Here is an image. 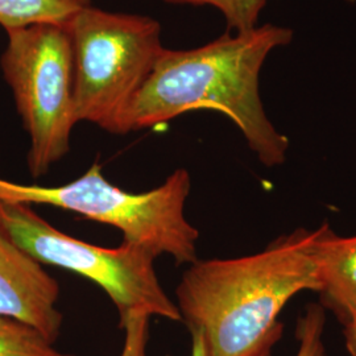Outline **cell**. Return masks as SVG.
<instances>
[{
	"mask_svg": "<svg viewBox=\"0 0 356 356\" xmlns=\"http://www.w3.org/2000/svg\"><path fill=\"white\" fill-rule=\"evenodd\" d=\"M321 232L297 229L259 254L189 266L176 289L177 307L189 330L202 334L209 356L270 355L288 301L321 291Z\"/></svg>",
	"mask_w": 356,
	"mask_h": 356,
	"instance_id": "1",
	"label": "cell"
},
{
	"mask_svg": "<svg viewBox=\"0 0 356 356\" xmlns=\"http://www.w3.org/2000/svg\"><path fill=\"white\" fill-rule=\"evenodd\" d=\"M286 26L264 24L200 48H164L128 113V131L152 128L194 110H214L242 131L248 148L268 168L282 165L289 140L269 120L260 97L268 56L292 42Z\"/></svg>",
	"mask_w": 356,
	"mask_h": 356,
	"instance_id": "2",
	"label": "cell"
},
{
	"mask_svg": "<svg viewBox=\"0 0 356 356\" xmlns=\"http://www.w3.org/2000/svg\"><path fill=\"white\" fill-rule=\"evenodd\" d=\"M191 175L177 169L159 188L131 193L113 185L102 166L92 164L74 181L60 186L24 185L0 178V202L49 204L94 222L113 226L132 243L156 257L169 254L178 266L197 261L200 232L185 216Z\"/></svg>",
	"mask_w": 356,
	"mask_h": 356,
	"instance_id": "3",
	"label": "cell"
},
{
	"mask_svg": "<svg viewBox=\"0 0 356 356\" xmlns=\"http://www.w3.org/2000/svg\"><path fill=\"white\" fill-rule=\"evenodd\" d=\"M74 61L76 122L126 135L128 113L164 49L149 16L82 8L67 23Z\"/></svg>",
	"mask_w": 356,
	"mask_h": 356,
	"instance_id": "4",
	"label": "cell"
},
{
	"mask_svg": "<svg viewBox=\"0 0 356 356\" xmlns=\"http://www.w3.org/2000/svg\"><path fill=\"white\" fill-rule=\"evenodd\" d=\"M6 32L1 72L31 139L29 173L42 177L70 151L78 123L72 38L67 24H36Z\"/></svg>",
	"mask_w": 356,
	"mask_h": 356,
	"instance_id": "5",
	"label": "cell"
},
{
	"mask_svg": "<svg viewBox=\"0 0 356 356\" xmlns=\"http://www.w3.org/2000/svg\"><path fill=\"white\" fill-rule=\"evenodd\" d=\"M4 229L20 248L40 264L76 272L101 286L114 302L120 319L143 312L170 321H182L175 304L161 286L156 256L132 243L103 248L72 238L36 214L31 204L0 202Z\"/></svg>",
	"mask_w": 356,
	"mask_h": 356,
	"instance_id": "6",
	"label": "cell"
},
{
	"mask_svg": "<svg viewBox=\"0 0 356 356\" xmlns=\"http://www.w3.org/2000/svg\"><path fill=\"white\" fill-rule=\"evenodd\" d=\"M58 298V281L13 242L0 218V318L22 321L53 344L63 326Z\"/></svg>",
	"mask_w": 356,
	"mask_h": 356,
	"instance_id": "7",
	"label": "cell"
},
{
	"mask_svg": "<svg viewBox=\"0 0 356 356\" xmlns=\"http://www.w3.org/2000/svg\"><path fill=\"white\" fill-rule=\"evenodd\" d=\"M321 227V305L344 323L356 310V236L341 238L327 223Z\"/></svg>",
	"mask_w": 356,
	"mask_h": 356,
	"instance_id": "8",
	"label": "cell"
},
{
	"mask_svg": "<svg viewBox=\"0 0 356 356\" xmlns=\"http://www.w3.org/2000/svg\"><path fill=\"white\" fill-rule=\"evenodd\" d=\"M91 0H0V26L6 31L36 24L66 26Z\"/></svg>",
	"mask_w": 356,
	"mask_h": 356,
	"instance_id": "9",
	"label": "cell"
},
{
	"mask_svg": "<svg viewBox=\"0 0 356 356\" xmlns=\"http://www.w3.org/2000/svg\"><path fill=\"white\" fill-rule=\"evenodd\" d=\"M0 356H76L65 354L22 321L0 318Z\"/></svg>",
	"mask_w": 356,
	"mask_h": 356,
	"instance_id": "10",
	"label": "cell"
},
{
	"mask_svg": "<svg viewBox=\"0 0 356 356\" xmlns=\"http://www.w3.org/2000/svg\"><path fill=\"white\" fill-rule=\"evenodd\" d=\"M175 4L210 6L223 15L229 31L242 33L257 26L259 17L269 0H164Z\"/></svg>",
	"mask_w": 356,
	"mask_h": 356,
	"instance_id": "11",
	"label": "cell"
},
{
	"mask_svg": "<svg viewBox=\"0 0 356 356\" xmlns=\"http://www.w3.org/2000/svg\"><path fill=\"white\" fill-rule=\"evenodd\" d=\"M325 310L321 304H309L304 314L300 316L296 329L300 346L296 356H329L323 342L326 326Z\"/></svg>",
	"mask_w": 356,
	"mask_h": 356,
	"instance_id": "12",
	"label": "cell"
},
{
	"mask_svg": "<svg viewBox=\"0 0 356 356\" xmlns=\"http://www.w3.org/2000/svg\"><path fill=\"white\" fill-rule=\"evenodd\" d=\"M149 318L151 316L147 313L135 312L120 319V327L124 331V343L120 356H147Z\"/></svg>",
	"mask_w": 356,
	"mask_h": 356,
	"instance_id": "13",
	"label": "cell"
},
{
	"mask_svg": "<svg viewBox=\"0 0 356 356\" xmlns=\"http://www.w3.org/2000/svg\"><path fill=\"white\" fill-rule=\"evenodd\" d=\"M344 343L350 356H356V310L344 322Z\"/></svg>",
	"mask_w": 356,
	"mask_h": 356,
	"instance_id": "14",
	"label": "cell"
},
{
	"mask_svg": "<svg viewBox=\"0 0 356 356\" xmlns=\"http://www.w3.org/2000/svg\"><path fill=\"white\" fill-rule=\"evenodd\" d=\"M191 332V356H209L204 337L200 331L193 330Z\"/></svg>",
	"mask_w": 356,
	"mask_h": 356,
	"instance_id": "15",
	"label": "cell"
},
{
	"mask_svg": "<svg viewBox=\"0 0 356 356\" xmlns=\"http://www.w3.org/2000/svg\"><path fill=\"white\" fill-rule=\"evenodd\" d=\"M346 1H350V3H356V0H346Z\"/></svg>",
	"mask_w": 356,
	"mask_h": 356,
	"instance_id": "16",
	"label": "cell"
}]
</instances>
